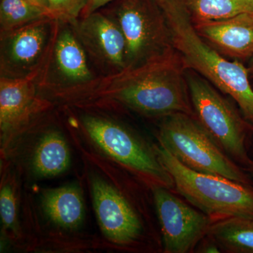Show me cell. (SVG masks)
Masks as SVG:
<instances>
[{
	"label": "cell",
	"mask_w": 253,
	"mask_h": 253,
	"mask_svg": "<svg viewBox=\"0 0 253 253\" xmlns=\"http://www.w3.org/2000/svg\"><path fill=\"white\" fill-rule=\"evenodd\" d=\"M186 68L172 46L134 66L74 85L48 86L51 96L81 108L125 106L146 116H194Z\"/></svg>",
	"instance_id": "1"
},
{
	"label": "cell",
	"mask_w": 253,
	"mask_h": 253,
	"mask_svg": "<svg viewBox=\"0 0 253 253\" xmlns=\"http://www.w3.org/2000/svg\"><path fill=\"white\" fill-rule=\"evenodd\" d=\"M158 3L167 20L172 47L186 69L197 73L229 95L246 120L253 125V89L248 68L237 60L226 59L201 38L182 0H163Z\"/></svg>",
	"instance_id": "2"
},
{
	"label": "cell",
	"mask_w": 253,
	"mask_h": 253,
	"mask_svg": "<svg viewBox=\"0 0 253 253\" xmlns=\"http://www.w3.org/2000/svg\"><path fill=\"white\" fill-rule=\"evenodd\" d=\"M155 151L178 192L201 212L211 218L253 219V188L250 184L192 170L161 145Z\"/></svg>",
	"instance_id": "3"
},
{
	"label": "cell",
	"mask_w": 253,
	"mask_h": 253,
	"mask_svg": "<svg viewBox=\"0 0 253 253\" xmlns=\"http://www.w3.org/2000/svg\"><path fill=\"white\" fill-rule=\"evenodd\" d=\"M159 140L161 146L192 170L250 184L242 169L191 115L177 113L165 117Z\"/></svg>",
	"instance_id": "4"
},
{
	"label": "cell",
	"mask_w": 253,
	"mask_h": 253,
	"mask_svg": "<svg viewBox=\"0 0 253 253\" xmlns=\"http://www.w3.org/2000/svg\"><path fill=\"white\" fill-rule=\"evenodd\" d=\"M123 32L126 67L134 66L172 46L170 33L156 0H116L100 9Z\"/></svg>",
	"instance_id": "5"
},
{
	"label": "cell",
	"mask_w": 253,
	"mask_h": 253,
	"mask_svg": "<svg viewBox=\"0 0 253 253\" xmlns=\"http://www.w3.org/2000/svg\"><path fill=\"white\" fill-rule=\"evenodd\" d=\"M186 78L195 118L228 156L248 167L246 123L209 81L191 69Z\"/></svg>",
	"instance_id": "6"
},
{
	"label": "cell",
	"mask_w": 253,
	"mask_h": 253,
	"mask_svg": "<svg viewBox=\"0 0 253 253\" xmlns=\"http://www.w3.org/2000/svg\"><path fill=\"white\" fill-rule=\"evenodd\" d=\"M82 123L93 142L115 161L156 184L168 188L174 186L170 174L160 161L156 151L150 149L125 126L91 115L84 116Z\"/></svg>",
	"instance_id": "7"
},
{
	"label": "cell",
	"mask_w": 253,
	"mask_h": 253,
	"mask_svg": "<svg viewBox=\"0 0 253 253\" xmlns=\"http://www.w3.org/2000/svg\"><path fill=\"white\" fill-rule=\"evenodd\" d=\"M152 190L165 252H191L207 235L212 218L191 207L166 186L155 184Z\"/></svg>",
	"instance_id": "8"
},
{
	"label": "cell",
	"mask_w": 253,
	"mask_h": 253,
	"mask_svg": "<svg viewBox=\"0 0 253 253\" xmlns=\"http://www.w3.org/2000/svg\"><path fill=\"white\" fill-rule=\"evenodd\" d=\"M59 24L44 17L1 34V76L23 77L38 67L54 43Z\"/></svg>",
	"instance_id": "9"
},
{
	"label": "cell",
	"mask_w": 253,
	"mask_h": 253,
	"mask_svg": "<svg viewBox=\"0 0 253 253\" xmlns=\"http://www.w3.org/2000/svg\"><path fill=\"white\" fill-rule=\"evenodd\" d=\"M54 44L38 67L23 77L0 78V126L1 132L18 129L34 115L49 106L39 97L37 89L43 73L49 68Z\"/></svg>",
	"instance_id": "10"
},
{
	"label": "cell",
	"mask_w": 253,
	"mask_h": 253,
	"mask_svg": "<svg viewBox=\"0 0 253 253\" xmlns=\"http://www.w3.org/2000/svg\"><path fill=\"white\" fill-rule=\"evenodd\" d=\"M71 26L86 53L105 69L104 75L126 67L125 37L117 23L107 15L99 10Z\"/></svg>",
	"instance_id": "11"
},
{
	"label": "cell",
	"mask_w": 253,
	"mask_h": 253,
	"mask_svg": "<svg viewBox=\"0 0 253 253\" xmlns=\"http://www.w3.org/2000/svg\"><path fill=\"white\" fill-rule=\"evenodd\" d=\"M95 212L101 231L118 245L132 244L142 234V225L135 211L121 193L99 176L91 178Z\"/></svg>",
	"instance_id": "12"
},
{
	"label": "cell",
	"mask_w": 253,
	"mask_h": 253,
	"mask_svg": "<svg viewBox=\"0 0 253 253\" xmlns=\"http://www.w3.org/2000/svg\"><path fill=\"white\" fill-rule=\"evenodd\" d=\"M193 23L201 38L223 56L237 61L253 57V13Z\"/></svg>",
	"instance_id": "13"
},
{
	"label": "cell",
	"mask_w": 253,
	"mask_h": 253,
	"mask_svg": "<svg viewBox=\"0 0 253 253\" xmlns=\"http://www.w3.org/2000/svg\"><path fill=\"white\" fill-rule=\"evenodd\" d=\"M58 31L53 49L55 66L63 80L59 84L68 86L82 84L90 81L93 76L86 61V51L72 30ZM42 85V84H39Z\"/></svg>",
	"instance_id": "14"
},
{
	"label": "cell",
	"mask_w": 253,
	"mask_h": 253,
	"mask_svg": "<svg viewBox=\"0 0 253 253\" xmlns=\"http://www.w3.org/2000/svg\"><path fill=\"white\" fill-rule=\"evenodd\" d=\"M41 206L48 219L63 229H76L84 220L83 196L74 184L43 191Z\"/></svg>",
	"instance_id": "15"
},
{
	"label": "cell",
	"mask_w": 253,
	"mask_h": 253,
	"mask_svg": "<svg viewBox=\"0 0 253 253\" xmlns=\"http://www.w3.org/2000/svg\"><path fill=\"white\" fill-rule=\"evenodd\" d=\"M71 164V154L61 133L50 131L38 141L32 157V169L39 177L49 178L62 174Z\"/></svg>",
	"instance_id": "16"
},
{
	"label": "cell",
	"mask_w": 253,
	"mask_h": 253,
	"mask_svg": "<svg viewBox=\"0 0 253 253\" xmlns=\"http://www.w3.org/2000/svg\"><path fill=\"white\" fill-rule=\"evenodd\" d=\"M207 235L227 253H253V219L230 217L212 222Z\"/></svg>",
	"instance_id": "17"
},
{
	"label": "cell",
	"mask_w": 253,
	"mask_h": 253,
	"mask_svg": "<svg viewBox=\"0 0 253 253\" xmlns=\"http://www.w3.org/2000/svg\"><path fill=\"white\" fill-rule=\"evenodd\" d=\"M193 23L219 21L253 13V0H182Z\"/></svg>",
	"instance_id": "18"
},
{
	"label": "cell",
	"mask_w": 253,
	"mask_h": 253,
	"mask_svg": "<svg viewBox=\"0 0 253 253\" xmlns=\"http://www.w3.org/2000/svg\"><path fill=\"white\" fill-rule=\"evenodd\" d=\"M48 17L44 11L26 0L0 1V30L1 34L40 19Z\"/></svg>",
	"instance_id": "19"
},
{
	"label": "cell",
	"mask_w": 253,
	"mask_h": 253,
	"mask_svg": "<svg viewBox=\"0 0 253 253\" xmlns=\"http://www.w3.org/2000/svg\"><path fill=\"white\" fill-rule=\"evenodd\" d=\"M86 0H47L49 16L59 23L72 25L79 19Z\"/></svg>",
	"instance_id": "20"
},
{
	"label": "cell",
	"mask_w": 253,
	"mask_h": 253,
	"mask_svg": "<svg viewBox=\"0 0 253 253\" xmlns=\"http://www.w3.org/2000/svg\"><path fill=\"white\" fill-rule=\"evenodd\" d=\"M16 201L12 186L5 184L0 191V214L5 229L16 232L17 229Z\"/></svg>",
	"instance_id": "21"
},
{
	"label": "cell",
	"mask_w": 253,
	"mask_h": 253,
	"mask_svg": "<svg viewBox=\"0 0 253 253\" xmlns=\"http://www.w3.org/2000/svg\"><path fill=\"white\" fill-rule=\"evenodd\" d=\"M114 1L116 0H86L80 18H85Z\"/></svg>",
	"instance_id": "22"
},
{
	"label": "cell",
	"mask_w": 253,
	"mask_h": 253,
	"mask_svg": "<svg viewBox=\"0 0 253 253\" xmlns=\"http://www.w3.org/2000/svg\"><path fill=\"white\" fill-rule=\"evenodd\" d=\"M199 252L206 253H220V249L219 246L215 244L214 241H213L211 239V241L205 243L203 244L202 247L200 248Z\"/></svg>",
	"instance_id": "23"
},
{
	"label": "cell",
	"mask_w": 253,
	"mask_h": 253,
	"mask_svg": "<svg viewBox=\"0 0 253 253\" xmlns=\"http://www.w3.org/2000/svg\"><path fill=\"white\" fill-rule=\"evenodd\" d=\"M26 1L44 11L47 15L48 17L50 18L47 0H26Z\"/></svg>",
	"instance_id": "24"
},
{
	"label": "cell",
	"mask_w": 253,
	"mask_h": 253,
	"mask_svg": "<svg viewBox=\"0 0 253 253\" xmlns=\"http://www.w3.org/2000/svg\"><path fill=\"white\" fill-rule=\"evenodd\" d=\"M250 76L253 78V56L250 59L249 66H248Z\"/></svg>",
	"instance_id": "25"
},
{
	"label": "cell",
	"mask_w": 253,
	"mask_h": 253,
	"mask_svg": "<svg viewBox=\"0 0 253 253\" xmlns=\"http://www.w3.org/2000/svg\"><path fill=\"white\" fill-rule=\"evenodd\" d=\"M248 168H249L250 172L251 173V174H252V176H253V161H251V162L250 163L249 166H248Z\"/></svg>",
	"instance_id": "26"
},
{
	"label": "cell",
	"mask_w": 253,
	"mask_h": 253,
	"mask_svg": "<svg viewBox=\"0 0 253 253\" xmlns=\"http://www.w3.org/2000/svg\"><path fill=\"white\" fill-rule=\"evenodd\" d=\"M156 1H158V2H160V1H163V0H156Z\"/></svg>",
	"instance_id": "27"
}]
</instances>
